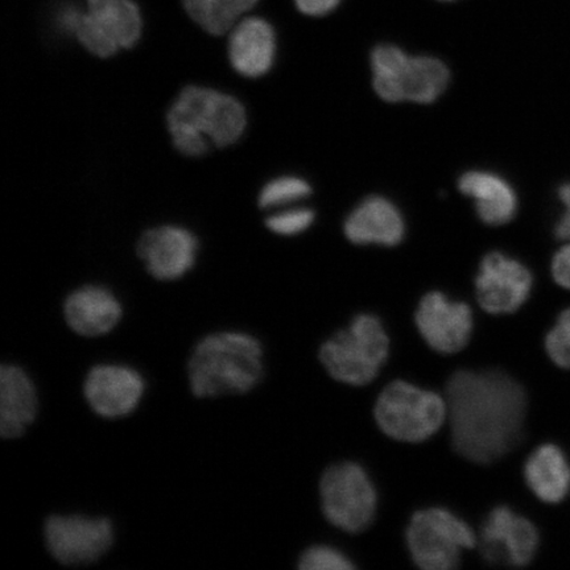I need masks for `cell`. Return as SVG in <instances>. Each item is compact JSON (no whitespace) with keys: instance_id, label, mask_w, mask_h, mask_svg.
<instances>
[{"instance_id":"cell-11","label":"cell","mask_w":570,"mask_h":570,"mask_svg":"<svg viewBox=\"0 0 570 570\" xmlns=\"http://www.w3.org/2000/svg\"><path fill=\"white\" fill-rule=\"evenodd\" d=\"M532 288L530 269L502 253L484 256L475 279L476 298L490 315L517 312Z\"/></svg>"},{"instance_id":"cell-4","label":"cell","mask_w":570,"mask_h":570,"mask_svg":"<svg viewBox=\"0 0 570 570\" xmlns=\"http://www.w3.org/2000/svg\"><path fill=\"white\" fill-rule=\"evenodd\" d=\"M390 353V338L374 315H360L351 326L326 341L320 351V360L334 380L366 386L372 383Z\"/></svg>"},{"instance_id":"cell-29","label":"cell","mask_w":570,"mask_h":570,"mask_svg":"<svg viewBox=\"0 0 570 570\" xmlns=\"http://www.w3.org/2000/svg\"><path fill=\"white\" fill-rule=\"evenodd\" d=\"M559 198L564 206V212H562L558 224L554 227L556 237L561 240H570V183L561 185L559 189Z\"/></svg>"},{"instance_id":"cell-27","label":"cell","mask_w":570,"mask_h":570,"mask_svg":"<svg viewBox=\"0 0 570 570\" xmlns=\"http://www.w3.org/2000/svg\"><path fill=\"white\" fill-rule=\"evenodd\" d=\"M313 220H315L313 210L296 208L274 214L267 219V226L276 234L296 235L308 229Z\"/></svg>"},{"instance_id":"cell-2","label":"cell","mask_w":570,"mask_h":570,"mask_svg":"<svg viewBox=\"0 0 570 570\" xmlns=\"http://www.w3.org/2000/svg\"><path fill=\"white\" fill-rule=\"evenodd\" d=\"M263 374V346L244 332L209 334L198 342L188 362L190 390L198 399L247 394Z\"/></svg>"},{"instance_id":"cell-3","label":"cell","mask_w":570,"mask_h":570,"mask_svg":"<svg viewBox=\"0 0 570 570\" xmlns=\"http://www.w3.org/2000/svg\"><path fill=\"white\" fill-rule=\"evenodd\" d=\"M168 127L178 151L198 158L212 146L225 148L239 140L246 128L245 107L225 92L185 88L170 107Z\"/></svg>"},{"instance_id":"cell-15","label":"cell","mask_w":570,"mask_h":570,"mask_svg":"<svg viewBox=\"0 0 570 570\" xmlns=\"http://www.w3.org/2000/svg\"><path fill=\"white\" fill-rule=\"evenodd\" d=\"M63 316L78 336L97 338L116 330L124 309L111 291L101 285H87L67 297Z\"/></svg>"},{"instance_id":"cell-23","label":"cell","mask_w":570,"mask_h":570,"mask_svg":"<svg viewBox=\"0 0 570 570\" xmlns=\"http://www.w3.org/2000/svg\"><path fill=\"white\" fill-rule=\"evenodd\" d=\"M409 57L394 46H381L373 52L374 89L384 101L399 102L397 77Z\"/></svg>"},{"instance_id":"cell-24","label":"cell","mask_w":570,"mask_h":570,"mask_svg":"<svg viewBox=\"0 0 570 570\" xmlns=\"http://www.w3.org/2000/svg\"><path fill=\"white\" fill-rule=\"evenodd\" d=\"M309 184L301 177L287 176L276 178L263 188L259 205L263 209L279 208V206L297 203L311 195Z\"/></svg>"},{"instance_id":"cell-25","label":"cell","mask_w":570,"mask_h":570,"mask_svg":"<svg viewBox=\"0 0 570 570\" xmlns=\"http://www.w3.org/2000/svg\"><path fill=\"white\" fill-rule=\"evenodd\" d=\"M546 348L556 365L570 368V309L561 313L558 324L548 333Z\"/></svg>"},{"instance_id":"cell-17","label":"cell","mask_w":570,"mask_h":570,"mask_svg":"<svg viewBox=\"0 0 570 570\" xmlns=\"http://www.w3.org/2000/svg\"><path fill=\"white\" fill-rule=\"evenodd\" d=\"M404 220L396 206L383 197H370L345 223V234L355 245L395 246L404 237Z\"/></svg>"},{"instance_id":"cell-8","label":"cell","mask_w":570,"mask_h":570,"mask_svg":"<svg viewBox=\"0 0 570 570\" xmlns=\"http://www.w3.org/2000/svg\"><path fill=\"white\" fill-rule=\"evenodd\" d=\"M141 26L132 0H88V11L81 12L73 35L90 53L106 59L137 45Z\"/></svg>"},{"instance_id":"cell-16","label":"cell","mask_w":570,"mask_h":570,"mask_svg":"<svg viewBox=\"0 0 570 570\" xmlns=\"http://www.w3.org/2000/svg\"><path fill=\"white\" fill-rule=\"evenodd\" d=\"M39 399L31 376L24 368L4 363L0 367V434L16 440L38 416Z\"/></svg>"},{"instance_id":"cell-1","label":"cell","mask_w":570,"mask_h":570,"mask_svg":"<svg viewBox=\"0 0 570 570\" xmlns=\"http://www.w3.org/2000/svg\"><path fill=\"white\" fill-rule=\"evenodd\" d=\"M446 405L453 446L469 461L489 465L522 440L527 395L509 374L462 370L446 384Z\"/></svg>"},{"instance_id":"cell-18","label":"cell","mask_w":570,"mask_h":570,"mask_svg":"<svg viewBox=\"0 0 570 570\" xmlns=\"http://www.w3.org/2000/svg\"><path fill=\"white\" fill-rule=\"evenodd\" d=\"M276 51L274 28L266 20L248 18L235 26L229 40L232 66L245 77H261L273 67Z\"/></svg>"},{"instance_id":"cell-5","label":"cell","mask_w":570,"mask_h":570,"mask_svg":"<svg viewBox=\"0 0 570 570\" xmlns=\"http://www.w3.org/2000/svg\"><path fill=\"white\" fill-rule=\"evenodd\" d=\"M374 413L377 425L391 439L422 443L444 424L448 405L436 392L396 381L377 397Z\"/></svg>"},{"instance_id":"cell-19","label":"cell","mask_w":570,"mask_h":570,"mask_svg":"<svg viewBox=\"0 0 570 570\" xmlns=\"http://www.w3.org/2000/svg\"><path fill=\"white\" fill-rule=\"evenodd\" d=\"M459 188L463 195L474 199L476 213L484 224L499 226L514 218L518 197L501 176L470 170L460 178Z\"/></svg>"},{"instance_id":"cell-14","label":"cell","mask_w":570,"mask_h":570,"mask_svg":"<svg viewBox=\"0 0 570 570\" xmlns=\"http://www.w3.org/2000/svg\"><path fill=\"white\" fill-rule=\"evenodd\" d=\"M197 239L177 226H161L149 230L139 240L138 254L155 279H180L194 267Z\"/></svg>"},{"instance_id":"cell-21","label":"cell","mask_w":570,"mask_h":570,"mask_svg":"<svg viewBox=\"0 0 570 570\" xmlns=\"http://www.w3.org/2000/svg\"><path fill=\"white\" fill-rule=\"evenodd\" d=\"M449 70L433 57H409L397 77L399 102L432 104L448 87Z\"/></svg>"},{"instance_id":"cell-10","label":"cell","mask_w":570,"mask_h":570,"mask_svg":"<svg viewBox=\"0 0 570 570\" xmlns=\"http://www.w3.org/2000/svg\"><path fill=\"white\" fill-rule=\"evenodd\" d=\"M481 553L490 564L524 567L539 547V533L529 519L505 505L490 512L481 530Z\"/></svg>"},{"instance_id":"cell-12","label":"cell","mask_w":570,"mask_h":570,"mask_svg":"<svg viewBox=\"0 0 570 570\" xmlns=\"http://www.w3.org/2000/svg\"><path fill=\"white\" fill-rule=\"evenodd\" d=\"M145 392L146 381L138 370L117 363L92 367L83 382V395L89 407L104 419L131 415Z\"/></svg>"},{"instance_id":"cell-20","label":"cell","mask_w":570,"mask_h":570,"mask_svg":"<svg viewBox=\"0 0 570 570\" xmlns=\"http://www.w3.org/2000/svg\"><path fill=\"white\" fill-rule=\"evenodd\" d=\"M527 484L541 501L560 503L570 491V465L559 446L541 445L527 460Z\"/></svg>"},{"instance_id":"cell-6","label":"cell","mask_w":570,"mask_h":570,"mask_svg":"<svg viewBox=\"0 0 570 570\" xmlns=\"http://www.w3.org/2000/svg\"><path fill=\"white\" fill-rule=\"evenodd\" d=\"M405 539L412 560L425 570L458 568L462 551L476 546L473 530L452 511L441 508L413 514Z\"/></svg>"},{"instance_id":"cell-22","label":"cell","mask_w":570,"mask_h":570,"mask_svg":"<svg viewBox=\"0 0 570 570\" xmlns=\"http://www.w3.org/2000/svg\"><path fill=\"white\" fill-rule=\"evenodd\" d=\"M258 0H183L185 10L196 23L212 35H224Z\"/></svg>"},{"instance_id":"cell-13","label":"cell","mask_w":570,"mask_h":570,"mask_svg":"<svg viewBox=\"0 0 570 570\" xmlns=\"http://www.w3.org/2000/svg\"><path fill=\"white\" fill-rule=\"evenodd\" d=\"M417 330L434 352L454 354L465 348L473 332V312L465 303L451 302L431 292L419 304Z\"/></svg>"},{"instance_id":"cell-30","label":"cell","mask_w":570,"mask_h":570,"mask_svg":"<svg viewBox=\"0 0 570 570\" xmlns=\"http://www.w3.org/2000/svg\"><path fill=\"white\" fill-rule=\"evenodd\" d=\"M298 10L311 17H321L336 9L340 0H295Z\"/></svg>"},{"instance_id":"cell-28","label":"cell","mask_w":570,"mask_h":570,"mask_svg":"<svg viewBox=\"0 0 570 570\" xmlns=\"http://www.w3.org/2000/svg\"><path fill=\"white\" fill-rule=\"evenodd\" d=\"M552 275L560 287L570 291V240L553 256Z\"/></svg>"},{"instance_id":"cell-9","label":"cell","mask_w":570,"mask_h":570,"mask_svg":"<svg viewBox=\"0 0 570 570\" xmlns=\"http://www.w3.org/2000/svg\"><path fill=\"white\" fill-rule=\"evenodd\" d=\"M46 546L60 564L89 566L111 550L116 533L110 519L53 515L45 525Z\"/></svg>"},{"instance_id":"cell-26","label":"cell","mask_w":570,"mask_h":570,"mask_svg":"<svg viewBox=\"0 0 570 570\" xmlns=\"http://www.w3.org/2000/svg\"><path fill=\"white\" fill-rule=\"evenodd\" d=\"M301 568L304 570H347L354 569V566L336 548L315 546L303 553Z\"/></svg>"},{"instance_id":"cell-7","label":"cell","mask_w":570,"mask_h":570,"mask_svg":"<svg viewBox=\"0 0 570 570\" xmlns=\"http://www.w3.org/2000/svg\"><path fill=\"white\" fill-rule=\"evenodd\" d=\"M321 503L327 520L340 530L358 533L373 523L377 505L374 484L353 462L327 469L320 483Z\"/></svg>"}]
</instances>
